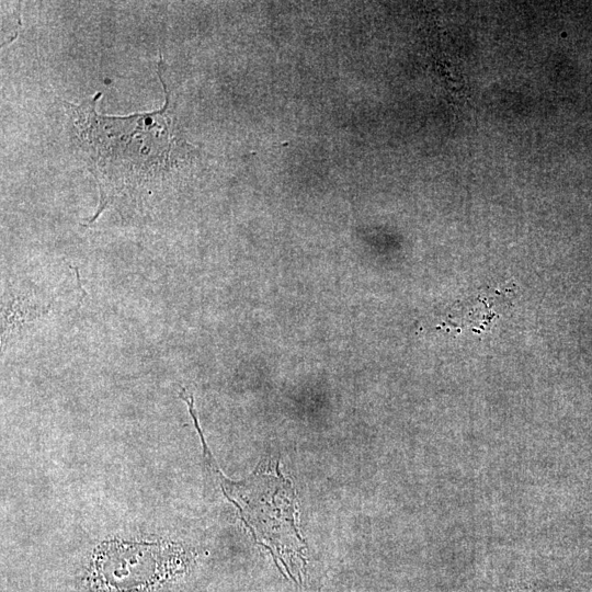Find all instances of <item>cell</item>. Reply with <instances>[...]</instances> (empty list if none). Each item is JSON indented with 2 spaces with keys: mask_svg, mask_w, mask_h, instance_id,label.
Returning <instances> with one entry per match:
<instances>
[{
  "mask_svg": "<svg viewBox=\"0 0 592 592\" xmlns=\"http://www.w3.org/2000/svg\"><path fill=\"white\" fill-rule=\"evenodd\" d=\"M175 554L170 545L109 542L96 551L94 567L104 587L128 591L159 579Z\"/></svg>",
  "mask_w": 592,
  "mask_h": 592,
  "instance_id": "2",
  "label": "cell"
},
{
  "mask_svg": "<svg viewBox=\"0 0 592 592\" xmlns=\"http://www.w3.org/2000/svg\"><path fill=\"white\" fill-rule=\"evenodd\" d=\"M201 440L209 465L221 479L220 483L225 494L238 506L253 535L262 544L266 542L265 544H271L272 548L275 547L281 551L286 543L291 544L293 548L300 546L303 542L295 522V502L274 509L276 503L294 493L291 485L281 476L274 477L264 474H254L243 482H230L213 464L203 435Z\"/></svg>",
  "mask_w": 592,
  "mask_h": 592,
  "instance_id": "1",
  "label": "cell"
},
{
  "mask_svg": "<svg viewBox=\"0 0 592 592\" xmlns=\"http://www.w3.org/2000/svg\"><path fill=\"white\" fill-rule=\"evenodd\" d=\"M49 311V305L43 304L33 296H13L2 304V339L24 322L39 318Z\"/></svg>",
  "mask_w": 592,
  "mask_h": 592,
  "instance_id": "3",
  "label": "cell"
}]
</instances>
